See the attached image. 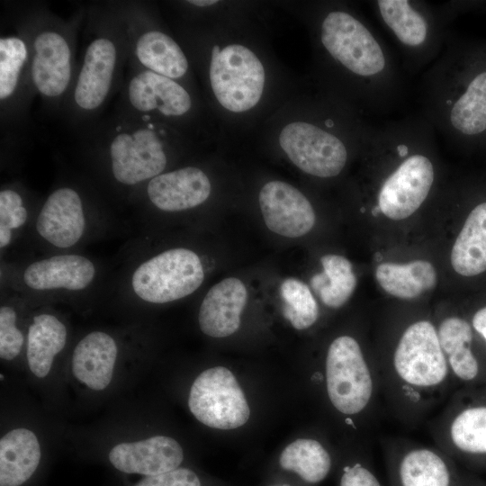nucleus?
<instances>
[{
	"label": "nucleus",
	"instance_id": "obj_40",
	"mask_svg": "<svg viewBox=\"0 0 486 486\" xmlns=\"http://www.w3.org/2000/svg\"><path fill=\"white\" fill-rule=\"evenodd\" d=\"M467 486H486V482L472 475L468 474Z\"/></svg>",
	"mask_w": 486,
	"mask_h": 486
},
{
	"label": "nucleus",
	"instance_id": "obj_9",
	"mask_svg": "<svg viewBox=\"0 0 486 486\" xmlns=\"http://www.w3.org/2000/svg\"><path fill=\"white\" fill-rule=\"evenodd\" d=\"M119 17L128 44V67L174 80L184 78L189 61L180 45L161 30L148 4L139 0L108 1Z\"/></svg>",
	"mask_w": 486,
	"mask_h": 486
},
{
	"label": "nucleus",
	"instance_id": "obj_28",
	"mask_svg": "<svg viewBox=\"0 0 486 486\" xmlns=\"http://www.w3.org/2000/svg\"><path fill=\"white\" fill-rule=\"evenodd\" d=\"M67 338V327L56 315L41 312L33 316L27 330L26 356L34 375L43 378L50 373Z\"/></svg>",
	"mask_w": 486,
	"mask_h": 486
},
{
	"label": "nucleus",
	"instance_id": "obj_4",
	"mask_svg": "<svg viewBox=\"0 0 486 486\" xmlns=\"http://www.w3.org/2000/svg\"><path fill=\"white\" fill-rule=\"evenodd\" d=\"M9 6L6 14L28 43L33 92L40 97L46 113L61 114L76 74V40L86 6L68 19L42 2L11 3Z\"/></svg>",
	"mask_w": 486,
	"mask_h": 486
},
{
	"label": "nucleus",
	"instance_id": "obj_15",
	"mask_svg": "<svg viewBox=\"0 0 486 486\" xmlns=\"http://www.w3.org/2000/svg\"><path fill=\"white\" fill-rule=\"evenodd\" d=\"M209 78L218 102L230 112H240L259 102L265 86V70L249 49L231 44L218 55L211 56Z\"/></svg>",
	"mask_w": 486,
	"mask_h": 486
},
{
	"label": "nucleus",
	"instance_id": "obj_38",
	"mask_svg": "<svg viewBox=\"0 0 486 486\" xmlns=\"http://www.w3.org/2000/svg\"><path fill=\"white\" fill-rule=\"evenodd\" d=\"M469 320L479 342L486 351V305L474 310Z\"/></svg>",
	"mask_w": 486,
	"mask_h": 486
},
{
	"label": "nucleus",
	"instance_id": "obj_24",
	"mask_svg": "<svg viewBox=\"0 0 486 486\" xmlns=\"http://www.w3.org/2000/svg\"><path fill=\"white\" fill-rule=\"evenodd\" d=\"M247 299V288L238 278H225L213 285L199 309L201 330L212 338H225L235 333L240 326Z\"/></svg>",
	"mask_w": 486,
	"mask_h": 486
},
{
	"label": "nucleus",
	"instance_id": "obj_25",
	"mask_svg": "<svg viewBox=\"0 0 486 486\" xmlns=\"http://www.w3.org/2000/svg\"><path fill=\"white\" fill-rule=\"evenodd\" d=\"M117 356L118 346L111 335L92 331L82 338L74 349L73 374L88 388L102 391L112 380Z\"/></svg>",
	"mask_w": 486,
	"mask_h": 486
},
{
	"label": "nucleus",
	"instance_id": "obj_13",
	"mask_svg": "<svg viewBox=\"0 0 486 486\" xmlns=\"http://www.w3.org/2000/svg\"><path fill=\"white\" fill-rule=\"evenodd\" d=\"M92 198L88 190L77 183L66 182L55 186L34 215L38 237L58 250L76 247L90 227Z\"/></svg>",
	"mask_w": 486,
	"mask_h": 486
},
{
	"label": "nucleus",
	"instance_id": "obj_3",
	"mask_svg": "<svg viewBox=\"0 0 486 486\" xmlns=\"http://www.w3.org/2000/svg\"><path fill=\"white\" fill-rule=\"evenodd\" d=\"M86 46L61 114L77 135L100 119L120 93L128 68L123 26L108 1L86 6Z\"/></svg>",
	"mask_w": 486,
	"mask_h": 486
},
{
	"label": "nucleus",
	"instance_id": "obj_29",
	"mask_svg": "<svg viewBox=\"0 0 486 486\" xmlns=\"http://www.w3.org/2000/svg\"><path fill=\"white\" fill-rule=\"evenodd\" d=\"M451 264L463 276H476L486 271V200L469 212L453 246Z\"/></svg>",
	"mask_w": 486,
	"mask_h": 486
},
{
	"label": "nucleus",
	"instance_id": "obj_12",
	"mask_svg": "<svg viewBox=\"0 0 486 486\" xmlns=\"http://www.w3.org/2000/svg\"><path fill=\"white\" fill-rule=\"evenodd\" d=\"M382 448L390 486H467L468 474L435 445L388 436Z\"/></svg>",
	"mask_w": 486,
	"mask_h": 486
},
{
	"label": "nucleus",
	"instance_id": "obj_33",
	"mask_svg": "<svg viewBox=\"0 0 486 486\" xmlns=\"http://www.w3.org/2000/svg\"><path fill=\"white\" fill-rule=\"evenodd\" d=\"M30 192L20 183H7L0 190V248L5 250L32 216Z\"/></svg>",
	"mask_w": 486,
	"mask_h": 486
},
{
	"label": "nucleus",
	"instance_id": "obj_5",
	"mask_svg": "<svg viewBox=\"0 0 486 486\" xmlns=\"http://www.w3.org/2000/svg\"><path fill=\"white\" fill-rule=\"evenodd\" d=\"M311 379L324 384L328 401L345 426L355 431L361 426L374 427L382 406L377 363L356 338L349 335L334 338L326 353L324 371L315 372Z\"/></svg>",
	"mask_w": 486,
	"mask_h": 486
},
{
	"label": "nucleus",
	"instance_id": "obj_36",
	"mask_svg": "<svg viewBox=\"0 0 486 486\" xmlns=\"http://www.w3.org/2000/svg\"><path fill=\"white\" fill-rule=\"evenodd\" d=\"M338 486H384L373 465L365 459H356L342 466Z\"/></svg>",
	"mask_w": 486,
	"mask_h": 486
},
{
	"label": "nucleus",
	"instance_id": "obj_1",
	"mask_svg": "<svg viewBox=\"0 0 486 486\" xmlns=\"http://www.w3.org/2000/svg\"><path fill=\"white\" fill-rule=\"evenodd\" d=\"M375 359L382 406L405 428L427 423L456 390L436 325L428 320L410 323L390 352Z\"/></svg>",
	"mask_w": 486,
	"mask_h": 486
},
{
	"label": "nucleus",
	"instance_id": "obj_17",
	"mask_svg": "<svg viewBox=\"0 0 486 486\" xmlns=\"http://www.w3.org/2000/svg\"><path fill=\"white\" fill-rule=\"evenodd\" d=\"M401 135V161L384 179L378 192L381 212L392 220L412 215L428 196L435 179L431 159L424 153L411 152Z\"/></svg>",
	"mask_w": 486,
	"mask_h": 486
},
{
	"label": "nucleus",
	"instance_id": "obj_16",
	"mask_svg": "<svg viewBox=\"0 0 486 486\" xmlns=\"http://www.w3.org/2000/svg\"><path fill=\"white\" fill-rule=\"evenodd\" d=\"M188 406L200 422L222 430L243 426L250 415L237 379L222 366L209 368L198 375L190 390Z\"/></svg>",
	"mask_w": 486,
	"mask_h": 486
},
{
	"label": "nucleus",
	"instance_id": "obj_20",
	"mask_svg": "<svg viewBox=\"0 0 486 486\" xmlns=\"http://www.w3.org/2000/svg\"><path fill=\"white\" fill-rule=\"evenodd\" d=\"M436 328L456 389L486 383V351L470 320L453 314L441 320Z\"/></svg>",
	"mask_w": 486,
	"mask_h": 486
},
{
	"label": "nucleus",
	"instance_id": "obj_21",
	"mask_svg": "<svg viewBox=\"0 0 486 486\" xmlns=\"http://www.w3.org/2000/svg\"><path fill=\"white\" fill-rule=\"evenodd\" d=\"M211 192V181L204 171L187 166L152 178L131 198L142 199L161 212H179L200 206L207 201Z\"/></svg>",
	"mask_w": 486,
	"mask_h": 486
},
{
	"label": "nucleus",
	"instance_id": "obj_23",
	"mask_svg": "<svg viewBox=\"0 0 486 486\" xmlns=\"http://www.w3.org/2000/svg\"><path fill=\"white\" fill-rule=\"evenodd\" d=\"M109 460L122 472L151 476L178 468L184 452L174 438L156 436L116 445L109 454Z\"/></svg>",
	"mask_w": 486,
	"mask_h": 486
},
{
	"label": "nucleus",
	"instance_id": "obj_37",
	"mask_svg": "<svg viewBox=\"0 0 486 486\" xmlns=\"http://www.w3.org/2000/svg\"><path fill=\"white\" fill-rule=\"evenodd\" d=\"M134 486H201L197 474L187 468L146 476Z\"/></svg>",
	"mask_w": 486,
	"mask_h": 486
},
{
	"label": "nucleus",
	"instance_id": "obj_19",
	"mask_svg": "<svg viewBox=\"0 0 486 486\" xmlns=\"http://www.w3.org/2000/svg\"><path fill=\"white\" fill-rule=\"evenodd\" d=\"M98 268L89 257L60 253L33 260L19 274L21 290L34 294H75L89 290Z\"/></svg>",
	"mask_w": 486,
	"mask_h": 486
},
{
	"label": "nucleus",
	"instance_id": "obj_26",
	"mask_svg": "<svg viewBox=\"0 0 486 486\" xmlns=\"http://www.w3.org/2000/svg\"><path fill=\"white\" fill-rule=\"evenodd\" d=\"M375 4L382 22L402 47L418 52L431 43V18L417 4L409 0H379Z\"/></svg>",
	"mask_w": 486,
	"mask_h": 486
},
{
	"label": "nucleus",
	"instance_id": "obj_6",
	"mask_svg": "<svg viewBox=\"0 0 486 486\" xmlns=\"http://www.w3.org/2000/svg\"><path fill=\"white\" fill-rule=\"evenodd\" d=\"M446 61L439 108L446 133L467 148H486V41L458 42Z\"/></svg>",
	"mask_w": 486,
	"mask_h": 486
},
{
	"label": "nucleus",
	"instance_id": "obj_8",
	"mask_svg": "<svg viewBox=\"0 0 486 486\" xmlns=\"http://www.w3.org/2000/svg\"><path fill=\"white\" fill-rule=\"evenodd\" d=\"M0 36V126L4 151L23 144L31 127L30 109L36 96L31 79L26 39L5 14Z\"/></svg>",
	"mask_w": 486,
	"mask_h": 486
},
{
	"label": "nucleus",
	"instance_id": "obj_39",
	"mask_svg": "<svg viewBox=\"0 0 486 486\" xmlns=\"http://www.w3.org/2000/svg\"><path fill=\"white\" fill-rule=\"evenodd\" d=\"M186 2L199 8L208 7L218 3V1L215 0H190Z\"/></svg>",
	"mask_w": 486,
	"mask_h": 486
},
{
	"label": "nucleus",
	"instance_id": "obj_7",
	"mask_svg": "<svg viewBox=\"0 0 486 486\" xmlns=\"http://www.w3.org/2000/svg\"><path fill=\"white\" fill-rule=\"evenodd\" d=\"M427 424L434 445L457 464L486 470V383L454 390Z\"/></svg>",
	"mask_w": 486,
	"mask_h": 486
},
{
	"label": "nucleus",
	"instance_id": "obj_30",
	"mask_svg": "<svg viewBox=\"0 0 486 486\" xmlns=\"http://www.w3.org/2000/svg\"><path fill=\"white\" fill-rule=\"evenodd\" d=\"M375 277L381 287L392 296L413 299L435 287L436 273L431 263L415 260L405 265L380 264Z\"/></svg>",
	"mask_w": 486,
	"mask_h": 486
},
{
	"label": "nucleus",
	"instance_id": "obj_34",
	"mask_svg": "<svg viewBox=\"0 0 486 486\" xmlns=\"http://www.w3.org/2000/svg\"><path fill=\"white\" fill-rule=\"evenodd\" d=\"M280 294L284 302V316L294 328L306 329L317 321V302L303 282L295 278L285 279L280 286Z\"/></svg>",
	"mask_w": 486,
	"mask_h": 486
},
{
	"label": "nucleus",
	"instance_id": "obj_2",
	"mask_svg": "<svg viewBox=\"0 0 486 486\" xmlns=\"http://www.w3.org/2000/svg\"><path fill=\"white\" fill-rule=\"evenodd\" d=\"M169 131L148 116L120 111L78 134L81 150L103 182L129 198L166 172Z\"/></svg>",
	"mask_w": 486,
	"mask_h": 486
},
{
	"label": "nucleus",
	"instance_id": "obj_31",
	"mask_svg": "<svg viewBox=\"0 0 486 486\" xmlns=\"http://www.w3.org/2000/svg\"><path fill=\"white\" fill-rule=\"evenodd\" d=\"M279 464L284 470L293 472L306 483L317 484L328 477L333 462L330 453L320 441L300 438L284 449Z\"/></svg>",
	"mask_w": 486,
	"mask_h": 486
},
{
	"label": "nucleus",
	"instance_id": "obj_35",
	"mask_svg": "<svg viewBox=\"0 0 486 486\" xmlns=\"http://www.w3.org/2000/svg\"><path fill=\"white\" fill-rule=\"evenodd\" d=\"M18 313L11 304L0 308V357L4 360L15 358L22 351L25 338L18 328Z\"/></svg>",
	"mask_w": 486,
	"mask_h": 486
},
{
	"label": "nucleus",
	"instance_id": "obj_18",
	"mask_svg": "<svg viewBox=\"0 0 486 486\" xmlns=\"http://www.w3.org/2000/svg\"><path fill=\"white\" fill-rule=\"evenodd\" d=\"M279 144L298 168L318 177L338 176L347 160L346 148L338 137L305 122L284 126Z\"/></svg>",
	"mask_w": 486,
	"mask_h": 486
},
{
	"label": "nucleus",
	"instance_id": "obj_10",
	"mask_svg": "<svg viewBox=\"0 0 486 486\" xmlns=\"http://www.w3.org/2000/svg\"><path fill=\"white\" fill-rule=\"evenodd\" d=\"M204 276L197 253L175 248L140 260L130 274L128 284L130 294L140 301L164 304L194 292Z\"/></svg>",
	"mask_w": 486,
	"mask_h": 486
},
{
	"label": "nucleus",
	"instance_id": "obj_22",
	"mask_svg": "<svg viewBox=\"0 0 486 486\" xmlns=\"http://www.w3.org/2000/svg\"><path fill=\"white\" fill-rule=\"evenodd\" d=\"M259 206L266 227L287 237H302L313 228L315 212L309 200L294 186L271 181L260 190Z\"/></svg>",
	"mask_w": 486,
	"mask_h": 486
},
{
	"label": "nucleus",
	"instance_id": "obj_41",
	"mask_svg": "<svg viewBox=\"0 0 486 486\" xmlns=\"http://www.w3.org/2000/svg\"><path fill=\"white\" fill-rule=\"evenodd\" d=\"M379 213H381L380 208L376 205L372 209V214L374 216H377Z\"/></svg>",
	"mask_w": 486,
	"mask_h": 486
},
{
	"label": "nucleus",
	"instance_id": "obj_11",
	"mask_svg": "<svg viewBox=\"0 0 486 486\" xmlns=\"http://www.w3.org/2000/svg\"><path fill=\"white\" fill-rule=\"evenodd\" d=\"M328 54L349 72L372 83L388 75V56L375 35L359 19L345 11L329 12L320 29Z\"/></svg>",
	"mask_w": 486,
	"mask_h": 486
},
{
	"label": "nucleus",
	"instance_id": "obj_27",
	"mask_svg": "<svg viewBox=\"0 0 486 486\" xmlns=\"http://www.w3.org/2000/svg\"><path fill=\"white\" fill-rule=\"evenodd\" d=\"M40 447L35 434L16 428L0 440V486H20L36 471Z\"/></svg>",
	"mask_w": 486,
	"mask_h": 486
},
{
	"label": "nucleus",
	"instance_id": "obj_32",
	"mask_svg": "<svg viewBox=\"0 0 486 486\" xmlns=\"http://www.w3.org/2000/svg\"><path fill=\"white\" fill-rule=\"evenodd\" d=\"M323 272L310 279V285L322 302L330 308H339L352 296L356 277L351 262L338 255H326L320 259Z\"/></svg>",
	"mask_w": 486,
	"mask_h": 486
},
{
	"label": "nucleus",
	"instance_id": "obj_14",
	"mask_svg": "<svg viewBox=\"0 0 486 486\" xmlns=\"http://www.w3.org/2000/svg\"><path fill=\"white\" fill-rule=\"evenodd\" d=\"M127 68L116 111L148 116L163 123L192 112L193 98L178 81L141 68Z\"/></svg>",
	"mask_w": 486,
	"mask_h": 486
}]
</instances>
